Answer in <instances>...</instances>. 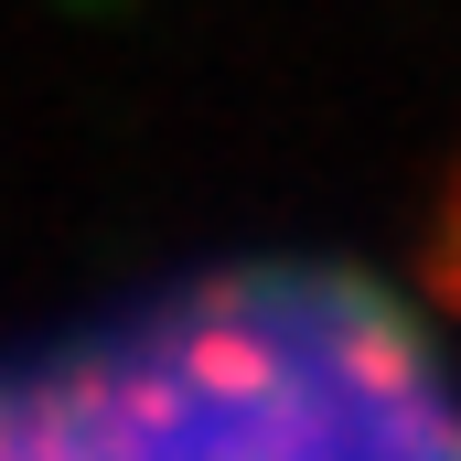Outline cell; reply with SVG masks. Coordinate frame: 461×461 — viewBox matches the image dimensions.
I'll use <instances>...</instances> for the list:
<instances>
[{"label": "cell", "instance_id": "obj_1", "mask_svg": "<svg viewBox=\"0 0 461 461\" xmlns=\"http://www.w3.org/2000/svg\"><path fill=\"white\" fill-rule=\"evenodd\" d=\"M0 461H461V419L375 322L236 301L0 397Z\"/></svg>", "mask_w": 461, "mask_h": 461}]
</instances>
